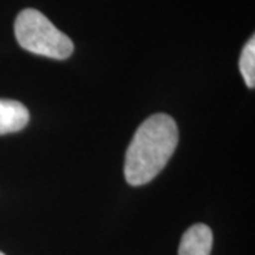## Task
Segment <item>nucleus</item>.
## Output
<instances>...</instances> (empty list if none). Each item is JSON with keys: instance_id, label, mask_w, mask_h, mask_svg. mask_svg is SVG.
I'll return each instance as SVG.
<instances>
[{"instance_id": "3", "label": "nucleus", "mask_w": 255, "mask_h": 255, "mask_svg": "<svg viewBox=\"0 0 255 255\" xmlns=\"http://www.w3.org/2000/svg\"><path fill=\"white\" fill-rule=\"evenodd\" d=\"M213 231L206 224H194L183 234L179 255H210Z\"/></svg>"}, {"instance_id": "6", "label": "nucleus", "mask_w": 255, "mask_h": 255, "mask_svg": "<svg viewBox=\"0 0 255 255\" xmlns=\"http://www.w3.org/2000/svg\"><path fill=\"white\" fill-rule=\"evenodd\" d=\"M0 255H4V254H3V253H1V251H0Z\"/></svg>"}, {"instance_id": "1", "label": "nucleus", "mask_w": 255, "mask_h": 255, "mask_svg": "<svg viewBox=\"0 0 255 255\" xmlns=\"http://www.w3.org/2000/svg\"><path fill=\"white\" fill-rule=\"evenodd\" d=\"M179 143L176 121L155 114L137 128L125 155V179L132 186L152 182L170 160Z\"/></svg>"}, {"instance_id": "2", "label": "nucleus", "mask_w": 255, "mask_h": 255, "mask_svg": "<svg viewBox=\"0 0 255 255\" xmlns=\"http://www.w3.org/2000/svg\"><path fill=\"white\" fill-rule=\"evenodd\" d=\"M14 34L18 44L33 54L65 60L74 51L71 38L36 9H24L18 14Z\"/></svg>"}, {"instance_id": "5", "label": "nucleus", "mask_w": 255, "mask_h": 255, "mask_svg": "<svg viewBox=\"0 0 255 255\" xmlns=\"http://www.w3.org/2000/svg\"><path fill=\"white\" fill-rule=\"evenodd\" d=\"M240 71L244 77L247 87H255V38L251 37L248 40L240 58Z\"/></svg>"}, {"instance_id": "4", "label": "nucleus", "mask_w": 255, "mask_h": 255, "mask_svg": "<svg viewBox=\"0 0 255 255\" xmlns=\"http://www.w3.org/2000/svg\"><path fill=\"white\" fill-rule=\"evenodd\" d=\"M28 110L18 101L0 100V135L18 132L28 124Z\"/></svg>"}]
</instances>
